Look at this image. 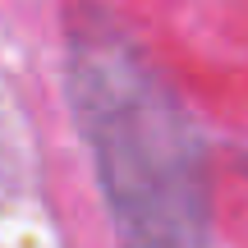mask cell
Masks as SVG:
<instances>
[{
    "mask_svg": "<svg viewBox=\"0 0 248 248\" xmlns=\"http://www.w3.org/2000/svg\"><path fill=\"white\" fill-rule=\"evenodd\" d=\"M69 97L124 248H207L202 138L106 9L74 18Z\"/></svg>",
    "mask_w": 248,
    "mask_h": 248,
    "instance_id": "cell-1",
    "label": "cell"
}]
</instances>
